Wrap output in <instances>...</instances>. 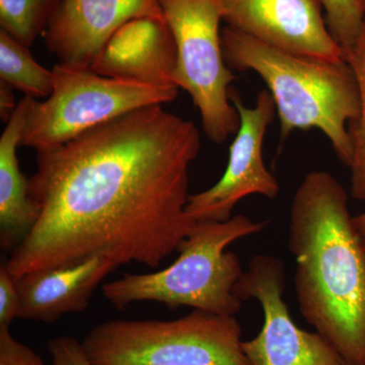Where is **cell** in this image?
Segmentation results:
<instances>
[{"label": "cell", "instance_id": "cell-1", "mask_svg": "<svg viewBox=\"0 0 365 365\" xmlns=\"http://www.w3.org/2000/svg\"><path fill=\"white\" fill-rule=\"evenodd\" d=\"M196 125L148 106L37 151L29 196L39 216L4 265L14 279L102 256L157 268L195 222L186 212Z\"/></svg>", "mask_w": 365, "mask_h": 365}, {"label": "cell", "instance_id": "cell-2", "mask_svg": "<svg viewBox=\"0 0 365 365\" xmlns=\"http://www.w3.org/2000/svg\"><path fill=\"white\" fill-rule=\"evenodd\" d=\"M288 248L300 314L347 365H365V244L344 187L312 170L295 191Z\"/></svg>", "mask_w": 365, "mask_h": 365}, {"label": "cell", "instance_id": "cell-3", "mask_svg": "<svg viewBox=\"0 0 365 365\" xmlns=\"http://www.w3.org/2000/svg\"><path fill=\"white\" fill-rule=\"evenodd\" d=\"M225 63L232 71H253L267 86L280 121V137L318 129L349 167L352 148L348 124L359 116L360 96L354 71L346 60L314 58L278 49L225 26Z\"/></svg>", "mask_w": 365, "mask_h": 365}, {"label": "cell", "instance_id": "cell-4", "mask_svg": "<svg viewBox=\"0 0 365 365\" xmlns=\"http://www.w3.org/2000/svg\"><path fill=\"white\" fill-rule=\"evenodd\" d=\"M267 222H255L244 215L227 222H196L178 249L179 257L157 272L124 274L103 285L105 299L123 309L135 302H155L170 309H193L235 317L242 302L234 294L242 263L230 244L259 234Z\"/></svg>", "mask_w": 365, "mask_h": 365}, {"label": "cell", "instance_id": "cell-5", "mask_svg": "<svg viewBox=\"0 0 365 365\" xmlns=\"http://www.w3.org/2000/svg\"><path fill=\"white\" fill-rule=\"evenodd\" d=\"M235 317L192 309L172 321L111 319L81 344L93 365H251Z\"/></svg>", "mask_w": 365, "mask_h": 365}, {"label": "cell", "instance_id": "cell-6", "mask_svg": "<svg viewBox=\"0 0 365 365\" xmlns=\"http://www.w3.org/2000/svg\"><path fill=\"white\" fill-rule=\"evenodd\" d=\"M54 86L45 101L32 98L21 146L56 148L127 113L163 105L178 97L176 86L148 85L100 76L93 69L57 63Z\"/></svg>", "mask_w": 365, "mask_h": 365}, {"label": "cell", "instance_id": "cell-7", "mask_svg": "<svg viewBox=\"0 0 365 365\" xmlns=\"http://www.w3.org/2000/svg\"><path fill=\"white\" fill-rule=\"evenodd\" d=\"M177 47L174 83L200 113L204 133L222 144L237 133L239 112L230 101L234 72L225 63L220 0H158Z\"/></svg>", "mask_w": 365, "mask_h": 365}, {"label": "cell", "instance_id": "cell-8", "mask_svg": "<svg viewBox=\"0 0 365 365\" xmlns=\"http://www.w3.org/2000/svg\"><path fill=\"white\" fill-rule=\"evenodd\" d=\"M284 264L272 255H257L235 283L242 302L256 299L263 311V326L253 339L242 341L251 365H347L321 334L307 332L294 323L283 299Z\"/></svg>", "mask_w": 365, "mask_h": 365}, {"label": "cell", "instance_id": "cell-9", "mask_svg": "<svg viewBox=\"0 0 365 365\" xmlns=\"http://www.w3.org/2000/svg\"><path fill=\"white\" fill-rule=\"evenodd\" d=\"M230 101L239 112L241 124L230 146L227 167L220 181L189 197L186 212L195 222H227L245 197L274 199L279 194V184L263 158L266 133L277 113L272 96L268 91H261L251 108L246 107L232 91Z\"/></svg>", "mask_w": 365, "mask_h": 365}, {"label": "cell", "instance_id": "cell-10", "mask_svg": "<svg viewBox=\"0 0 365 365\" xmlns=\"http://www.w3.org/2000/svg\"><path fill=\"white\" fill-rule=\"evenodd\" d=\"M228 26L278 49L344 61L318 0H220Z\"/></svg>", "mask_w": 365, "mask_h": 365}, {"label": "cell", "instance_id": "cell-11", "mask_svg": "<svg viewBox=\"0 0 365 365\" xmlns=\"http://www.w3.org/2000/svg\"><path fill=\"white\" fill-rule=\"evenodd\" d=\"M143 18H165L158 0H62L43 38L58 63L91 69L119 29Z\"/></svg>", "mask_w": 365, "mask_h": 365}, {"label": "cell", "instance_id": "cell-12", "mask_svg": "<svg viewBox=\"0 0 365 365\" xmlns=\"http://www.w3.org/2000/svg\"><path fill=\"white\" fill-rule=\"evenodd\" d=\"M176 42L165 19L143 18L119 29L103 48L91 69L107 78L176 86Z\"/></svg>", "mask_w": 365, "mask_h": 365}, {"label": "cell", "instance_id": "cell-13", "mask_svg": "<svg viewBox=\"0 0 365 365\" xmlns=\"http://www.w3.org/2000/svg\"><path fill=\"white\" fill-rule=\"evenodd\" d=\"M117 268L106 257L95 256L73 265L25 274L16 279L19 319L53 323L64 314L86 311L98 285Z\"/></svg>", "mask_w": 365, "mask_h": 365}, {"label": "cell", "instance_id": "cell-14", "mask_svg": "<svg viewBox=\"0 0 365 365\" xmlns=\"http://www.w3.org/2000/svg\"><path fill=\"white\" fill-rule=\"evenodd\" d=\"M31 102L32 98H21L0 137V245L11 252L33 230L39 216L16 155Z\"/></svg>", "mask_w": 365, "mask_h": 365}, {"label": "cell", "instance_id": "cell-15", "mask_svg": "<svg viewBox=\"0 0 365 365\" xmlns=\"http://www.w3.org/2000/svg\"><path fill=\"white\" fill-rule=\"evenodd\" d=\"M0 79L25 97L47 98L54 86L52 71L38 63L30 49L0 30Z\"/></svg>", "mask_w": 365, "mask_h": 365}, {"label": "cell", "instance_id": "cell-16", "mask_svg": "<svg viewBox=\"0 0 365 365\" xmlns=\"http://www.w3.org/2000/svg\"><path fill=\"white\" fill-rule=\"evenodd\" d=\"M62 0H0V26L30 48L44 35Z\"/></svg>", "mask_w": 365, "mask_h": 365}, {"label": "cell", "instance_id": "cell-17", "mask_svg": "<svg viewBox=\"0 0 365 365\" xmlns=\"http://www.w3.org/2000/svg\"><path fill=\"white\" fill-rule=\"evenodd\" d=\"M346 61L351 66L359 83L360 109L359 116L348 124L351 143L352 158L349 165L351 173V195L365 203V21L357 42L345 54Z\"/></svg>", "mask_w": 365, "mask_h": 365}, {"label": "cell", "instance_id": "cell-18", "mask_svg": "<svg viewBox=\"0 0 365 365\" xmlns=\"http://www.w3.org/2000/svg\"><path fill=\"white\" fill-rule=\"evenodd\" d=\"M325 9L329 31L344 54L359 40L365 16L357 0H318Z\"/></svg>", "mask_w": 365, "mask_h": 365}, {"label": "cell", "instance_id": "cell-19", "mask_svg": "<svg viewBox=\"0 0 365 365\" xmlns=\"http://www.w3.org/2000/svg\"><path fill=\"white\" fill-rule=\"evenodd\" d=\"M0 365H45L40 355L14 337L9 328H0Z\"/></svg>", "mask_w": 365, "mask_h": 365}, {"label": "cell", "instance_id": "cell-20", "mask_svg": "<svg viewBox=\"0 0 365 365\" xmlns=\"http://www.w3.org/2000/svg\"><path fill=\"white\" fill-rule=\"evenodd\" d=\"M21 299L16 280L6 265L0 266V328H9L11 322L19 319Z\"/></svg>", "mask_w": 365, "mask_h": 365}, {"label": "cell", "instance_id": "cell-21", "mask_svg": "<svg viewBox=\"0 0 365 365\" xmlns=\"http://www.w3.org/2000/svg\"><path fill=\"white\" fill-rule=\"evenodd\" d=\"M53 365H93L86 356L81 342L71 336L53 338L47 344Z\"/></svg>", "mask_w": 365, "mask_h": 365}, {"label": "cell", "instance_id": "cell-22", "mask_svg": "<svg viewBox=\"0 0 365 365\" xmlns=\"http://www.w3.org/2000/svg\"><path fill=\"white\" fill-rule=\"evenodd\" d=\"M13 90L14 88L6 83L0 81V115H1L2 121L6 123L18 107L14 100Z\"/></svg>", "mask_w": 365, "mask_h": 365}, {"label": "cell", "instance_id": "cell-23", "mask_svg": "<svg viewBox=\"0 0 365 365\" xmlns=\"http://www.w3.org/2000/svg\"><path fill=\"white\" fill-rule=\"evenodd\" d=\"M353 223H354V227L356 228L359 237H361L362 242L365 244V212L353 216Z\"/></svg>", "mask_w": 365, "mask_h": 365}, {"label": "cell", "instance_id": "cell-24", "mask_svg": "<svg viewBox=\"0 0 365 365\" xmlns=\"http://www.w3.org/2000/svg\"><path fill=\"white\" fill-rule=\"evenodd\" d=\"M359 1L360 7H361L362 11H364L365 16V0H357Z\"/></svg>", "mask_w": 365, "mask_h": 365}]
</instances>
